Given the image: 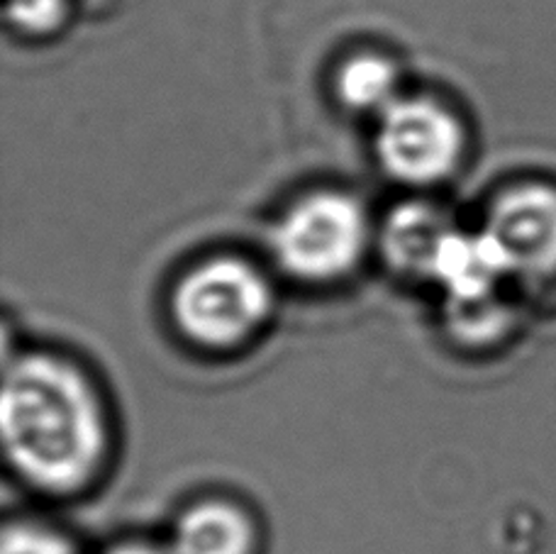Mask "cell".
I'll return each mask as SVG.
<instances>
[{
    "mask_svg": "<svg viewBox=\"0 0 556 554\" xmlns=\"http://www.w3.org/2000/svg\"><path fill=\"white\" fill-rule=\"evenodd\" d=\"M256 530L252 518L230 501H201L176 522L174 554H252Z\"/></svg>",
    "mask_w": 556,
    "mask_h": 554,
    "instance_id": "52a82bcc",
    "label": "cell"
},
{
    "mask_svg": "<svg viewBox=\"0 0 556 554\" xmlns=\"http://www.w3.org/2000/svg\"><path fill=\"white\" fill-rule=\"evenodd\" d=\"M444 215L425 203L395 207L381 232V250L389 264L405 274L430 276L432 262L450 235Z\"/></svg>",
    "mask_w": 556,
    "mask_h": 554,
    "instance_id": "ba28073f",
    "label": "cell"
},
{
    "mask_svg": "<svg viewBox=\"0 0 556 554\" xmlns=\"http://www.w3.org/2000/svg\"><path fill=\"white\" fill-rule=\"evenodd\" d=\"M464 147L452 113L427 98L395 101L381 113L376 152L383 169L405 184H434L450 176Z\"/></svg>",
    "mask_w": 556,
    "mask_h": 554,
    "instance_id": "277c9868",
    "label": "cell"
},
{
    "mask_svg": "<svg viewBox=\"0 0 556 554\" xmlns=\"http://www.w3.org/2000/svg\"><path fill=\"white\" fill-rule=\"evenodd\" d=\"M0 554H76V550L54 530L35 522H15L3 530Z\"/></svg>",
    "mask_w": 556,
    "mask_h": 554,
    "instance_id": "30bf717a",
    "label": "cell"
},
{
    "mask_svg": "<svg viewBox=\"0 0 556 554\" xmlns=\"http://www.w3.org/2000/svg\"><path fill=\"white\" fill-rule=\"evenodd\" d=\"M399 74L383 56L362 54L346 62L337 74V96L352 111H386L395 98Z\"/></svg>",
    "mask_w": 556,
    "mask_h": 554,
    "instance_id": "9c48e42d",
    "label": "cell"
},
{
    "mask_svg": "<svg viewBox=\"0 0 556 554\" xmlns=\"http://www.w3.org/2000/svg\"><path fill=\"white\" fill-rule=\"evenodd\" d=\"M8 17L29 35L54 33L66 17V0H8Z\"/></svg>",
    "mask_w": 556,
    "mask_h": 554,
    "instance_id": "8fae6325",
    "label": "cell"
},
{
    "mask_svg": "<svg viewBox=\"0 0 556 554\" xmlns=\"http://www.w3.org/2000/svg\"><path fill=\"white\" fill-rule=\"evenodd\" d=\"M0 435L10 467L52 493L86 487L108 440L91 381L52 354H25L5 367Z\"/></svg>",
    "mask_w": 556,
    "mask_h": 554,
    "instance_id": "6da1fadb",
    "label": "cell"
},
{
    "mask_svg": "<svg viewBox=\"0 0 556 554\" xmlns=\"http://www.w3.org/2000/svg\"><path fill=\"white\" fill-rule=\"evenodd\" d=\"M369 225L346 193L320 191L298 201L271 235L276 262L298 281L325 284L350 274L362 260Z\"/></svg>",
    "mask_w": 556,
    "mask_h": 554,
    "instance_id": "3957f363",
    "label": "cell"
},
{
    "mask_svg": "<svg viewBox=\"0 0 556 554\" xmlns=\"http://www.w3.org/2000/svg\"><path fill=\"white\" fill-rule=\"evenodd\" d=\"M508 274V260L489 230L471 235L450 230L434 256L430 279L444 286L452 303L469 305L493 301L495 286Z\"/></svg>",
    "mask_w": 556,
    "mask_h": 554,
    "instance_id": "8992f818",
    "label": "cell"
},
{
    "mask_svg": "<svg viewBox=\"0 0 556 554\" xmlns=\"http://www.w3.org/2000/svg\"><path fill=\"white\" fill-rule=\"evenodd\" d=\"M274 305L264 274L244 260L217 256L193 266L174 291V320L201 348L225 350L262 328Z\"/></svg>",
    "mask_w": 556,
    "mask_h": 554,
    "instance_id": "7a4b0ae2",
    "label": "cell"
},
{
    "mask_svg": "<svg viewBox=\"0 0 556 554\" xmlns=\"http://www.w3.org/2000/svg\"><path fill=\"white\" fill-rule=\"evenodd\" d=\"M108 554H174L172 547H156L149 542H123V545L113 547Z\"/></svg>",
    "mask_w": 556,
    "mask_h": 554,
    "instance_id": "7c38bea8",
    "label": "cell"
},
{
    "mask_svg": "<svg viewBox=\"0 0 556 554\" xmlns=\"http://www.w3.org/2000/svg\"><path fill=\"white\" fill-rule=\"evenodd\" d=\"M508 260L510 274L547 279L556 274V188L522 184L505 191L485 225Z\"/></svg>",
    "mask_w": 556,
    "mask_h": 554,
    "instance_id": "5b68a950",
    "label": "cell"
}]
</instances>
